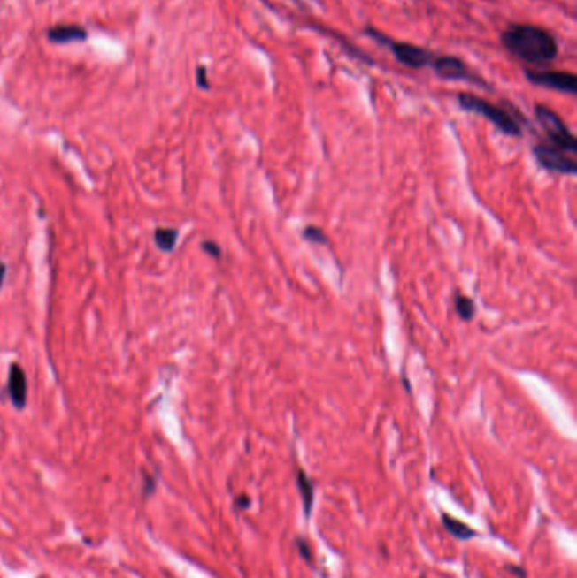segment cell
Instances as JSON below:
<instances>
[{"label": "cell", "mask_w": 577, "mask_h": 578, "mask_svg": "<svg viewBox=\"0 0 577 578\" xmlns=\"http://www.w3.org/2000/svg\"><path fill=\"white\" fill-rule=\"evenodd\" d=\"M501 46L515 58L542 66L558 58L556 38L543 27L534 24H510L501 33Z\"/></svg>", "instance_id": "6da1fadb"}, {"label": "cell", "mask_w": 577, "mask_h": 578, "mask_svg": "<svg viewBox=\"0 0 577 578\" xmlns=\"http://www.w3.org/2000/svg\"><path fill=\"white\" fill-rule=\"evenodd\" d=\"M458 103L462 110L488 118L503 134L510 135V137H521V127H519V122L510 116V112L503 110L481 96L462 92L458 95Z\"/></svg>", "instance_id": "7a4b0ae2"}, {"label": "cell", "mask_w": 577, "mask_h": 578, "mask_svg": "<svg viewBox=\"0 0 577 578\" xmlns=\"http://www.w3.org/2000/svg\"><path fill=\"white\" fill-rule=\"evenodd\" d=\"M365 36L380 42L381 46L385 48H389V51L393 53L395 59L404 65L406 68H412V70H420V68H425V66H430V61L434 59V55L425 49V48H420L417 44H412V42H404V41H395V39L388 38L383 33H380L378 29H374L373 26L365 27Z\"/></svg>", "instance_id": "3957f363"}, {"label": "cell", "mask_w": 577, "mask_h": 578, "mask_svg": "<svg viewBox=\"0 0 577 578\" xmlns=\"http://www.w3.org/2000/svg\"><path fill=\"white\" fill-rule=\"evenodd\" d=\"M534 112H535V117H537L542 129L545 131V134L550 139L552 146H556L558 149L567 153V155H577L576 137L569 131V127L565 125V122L560 118L558 114H556L552 109H549L543 103H537Z\"/></svg>", "instance_id": "277c9868"}, {"label": "cell", "mask_w": 577, "mask_h": 578, "mask_svg": "<svg viewBox=\"0 0 577 578\" xmlns=\"http://www.w3.org/2000/svg\"><path fill=\"white\" fill-rule=\"evenodd\" d=\"M430 68L435 72L437 77L445 81H467L481 88L482 87L489 88L484 78L478 77L474 72H471V68L458 57H450V55L434 57L430 61Z\"/></svg>", "instance_id": "5b68a950"}, {"label": "cell", "mask_w": 577, "mask_h": 578, "mask_svg": "<svg viewBox=\"0 0 577 578\" xmlns=\"http://www.w3.org/2000/svg\"><path fill=\"white\" fill-rule=\"evenodd\" d=\"M525 78L537 87L550 88L565 95H576L577 77L571 72H554V70H525Z\"/></svg>", "instance_id": "8992f818"}, {"label": "cell", "mask_w": 577, "mask_h": 578, "mask_svg": "<svg viewBox=\"0 0 577 578\" xmlns=\"http://www.w3.org/2000/svg\"><path fill=\"white\" fill-rule=\"evenodd\" d=\"M534 156L540 166L558 174H576L577 163L574 156L567 155L550 144L534 146Z\"/></svg>", "instance_id": "52a82bcc"}, {"label": "cell", "mask_w": 577, "mask_h": 578, "mask_svg": "<svg viewBox=\"0 0 577 578\" xmlns=\"http://www.w3.org/2000/svg\"><path fill=\"white\" fill-rule=\"evenodd\" d=\"M88 33L77 24H59L53 26L48 31V39L55 44H70V42H81L87 41Z\"/></svg>", "instance_id": "ba28073f"}, {"label": "cell", "mask_w": 577, "mask_h": 578, "mask_svg": "<svg viewBox=\"0 0 577 578\" xmlns=\"http://www.w3.org/2000/svg\"><path fill=\"white\" fill-rule=\"evenodd\" d=\"M9 394L12 403L18 407H24L26 405V398H27V383H26V376L22 372L19 366L11 367L9 372Z\"/></svg>", "instance_id": "9c48e42d"}, {"label": "cell", "mask_w": 577, "mask_h": 578, "mask_svg": "<svg viewBox=\"0 0 577 578\" xmlns=\"http://www.w3.org/2000/svg\"><path fill=\"white\" fill-rule=\"evenodd\" d=\"M296 485H298V491H300V494H302V502H304L305 516H310V513H312V506H313V494H315V489H313V483L310 481V477H308L304 470H298V474H296Z\"/></svg>", "instance_id": "30bf717a"}, {"label": "cell", "mask_w": 577, "mask_h": 578, "mask_svg": "<svg viewBox=\"0 0 577 578\" xmlns=\"http://www.w3.org/2000/svg\"><path fill=\"white\" fill-rule=\"evenodd\" d=\"M442 524L443 528L452 535L456 536L458 540H469L473 536H476V531L471 529L467 524H464L462 521L456 520V518H450L449 514H442Z\"/></svg>", "instance_id": "8fae6325"}, {"label": "cell", "mask_w": 577, "mask_h": 578, "mask_svg": "<svg viewBox=\"0 0 577 578\" xmlns=\"http://www.w3.org/2000/svg\"><path fill=\"white\" fill-rule=\"evenodd\" d=\"M454 308H456V313L459 315V318L464 320V322H471L476 315V305L471 298L464 296L461 293H456L454 296Z\"/></svg>", "instance_id": "7c38bea8"}, {"label": "cell", "mask_w": 577, "mask_h": 578, "mask_svg": "<svg viewBox=\"0 0 577 578\" xmlns=\"http://www.w3.org/2000/svg\"><path fill=\"white\" fill-rule=\"evenodd\" d=\"M154 240L161 251H173L178 240V232L174 229H158L154 233Z\"/></svg>", "instance_id": "4fadbf2b"}, {"label": "cell", "mask_w": 577, "mask_h": 578, "mask_svg": "<svg viewBox=\"0 0 577 578\" xmlns=\"http://www.w3.org/2000/svg\"><path fill=\"white\" fill-rule=\"evenodd\" d=\"M304 239L308 242H312V244H326V246H328V237L326 235V232L322 231L320 227H315V225H310L304 231Z\"/></svg>", "instance_id": "5bb4252c"}, {"label": "cell", "mask_w": 577, "mask_h": 578, "mask_svg": "<svg viewBox=\"0 0 577 578\" xmlns=\"http://www.w3.org/2000/svg\"><path fill=\"white\" fill-rule=\"evenodd\" d=\"M196 85L204 90H209L211 88V83H209V77H207V68L205 66H198L196 68Z\"/></svg>", "instance_id": "9a60e30c"}, {"label": "cell", "mask_w": 577, "mask_h": 578, "mask_svg": "<svg viewBox=\"0 0 577 578\" xmlns=\"http://www.w3.org/2000/svg\"><path fill=\"white\" fill-rule=\"evenodd\" d=\"M202 247H204V251L207 252V254H211V255H213L215 259H219L220 255H222V251H220V247L215 244V242H204L202 244Z\"/></svg>", "instance_id": "2e32d148"}, {"label": "cell", "mask_w": 577, "mask_h": 578, "mask_svg": "<svg viewBox=\"0 0 577 578\" xmlns=\"http://www.w3.org/2000/svg\"><path fill=\"white\" fill-rule=\"evenodd\" d=\"M298 548H300V551H302V557L305 559H310V551H308V546L304 544V541L298 540Z\"/></svg>", "instance_id": "e0dca14e"}, {"label": "cell", "mask_w": 577, "mask_h": 578, "mask_svg": "<svg viewBox=\"0 0 577 578\" xmlns=\"http://www.w3.org/2000/svg\"><path fill=\"white\" fill-rule=\"evenodd\" d=\"M237 504H241V507L246 509V507H250V499H248L246 496H241V498L237 499Z\"/></svg>", "instance_id": "ac0fdd59"}, {"label": "cell", "mask_w": 577, "mask_h": 578, "mask_svg": "<svg viewBox=\"0 0 577 578\" xmlns=\"http://www.w3.org/2000/svg\"><path fill=\"white\" fill-rule=\"evenodd\" d=\"M4 274H5V266H4L2 261H0V286H2V283H4Z\"/></svg>", "instance_id": "d6986e66"}]
</instances>
